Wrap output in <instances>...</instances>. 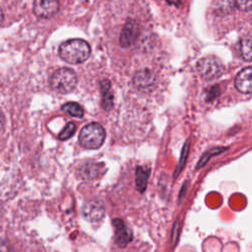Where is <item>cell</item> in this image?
<instances>
[{
    "label": "cell",
    "mask_w": 252,
    "mask_h": 252,
    "mask_svg": "<svg viewBox=\"0 0 252 252\" xmlns=\"http://www.w3.org/2000/svg\"><path fill=\"white\" fill-rule=\"evenodd\" d=\"M58 53L65 62L79 64L85 62L90 57L91 46L86 40L81 38L68 39L60 44Z\"/></svg>",
    "instance_id": "6da1fadb"
},
{
    "label": "cell",
    "mask_w": 252,
    "mask_h": 252,
    "mask_svg": "<svg viewBox=\"0 0 252 252\" xmlns=\"http://www.w3.org/2000/svg\"><path fill=\"white\" fill-rule=\"evenodd\" d=\"M78 79L74 70L63 67L57 69L49 79V85L52 90L59 94L71 93L77 86Z\"/></svg>",
    "instance_id": "7a4b0ae2"
},
{
    "label": "cell",
    "mask_w": 252,
    "mask_h": 252,
    "mask_svg": "<svg viewBox=\"0 0 252 252\" xmlns=\"http://www.w3.org/2000/svg\"><path fill=\"white\" fill-rule=\"evenodd\" d=\"M104 139V128L96 122H91L85 125L79 134V142L81 146L89 150L98 149L102 145Z\"/></svg>",
    "instance_id": "3957f363"
},
{
    "label": "cell",
    "mask_w": 252,
    "mask_h": 252,
    "mask_svg": "<svg viewBox=\"0 0 252 252\" xmlns=\"http://www.w3.org/2000/svg\"><path fill=\"white\" fill-rule=\"evenodd\" d=\"M197 70L204 79L213 80L219 78L223 73V65L215 56H205L197 63Z\"/></svg>",
    "instance_id": "277c9868"
},
{
    "label": "cell",
    "mask_w": 252,
    "mask_h": 252,
    "mask_svg": "<svg viewBox=\"0 0 252 252\" xmlns=\"http://www.w3.org/2000/svg\"><path fill=\"white\" fill-rule=\"evenodd\" d=\"M157 84V76L150 69L138 71L133 78V85L140 92H150Z\"/></svg>",
    "instance_id": "5b68a950"
},
{
    "label": "cell",
    "mask_w": 252,
    "mask_h": 252,
    "mask_svg": "<svg viewBox=\"0 0 252 252\" xmlns=\"http://www.w3.org/2000/svg\"><path fill=\"white\" fill-rule=\"evenodd\" d=\"M139 33H140V30L137 22L134 20L128 21L124 25L120 32V38H119L120 45L124 48H129L133 46L139 37Z\"/></svg>",
    "instance_id": "8992f818"
},
{
    "label": "cell",
    "mask_w": 252,
    "mask_h": 252,
    "mask_svg": "<svg viewBox=\"0 0 252 252\" xmlns=\"http://www.w3.org/2000/svg\"><path fill=\"white\" fill-rule=\"evenodd\" d=\"M59 0H34L33 13L41 19H49L53 17L59 10Z\"/></svg>",
    "instance_id": "52a82bcc"
},
{
    "label": "cell",
    "mask_w": 252,
    "mask_h": 252,
    "mask_svg": "<svg viewBox=\"0 0 252 252\" xmlns=\"http://www.w3.org/2000/svg\"><path fill=\"white\" fill-rule=\"evenodd\" d=\"M83 216L89 221L100 220L104 216V206L97 200H91L83 206Z\"/></svg>",
    "instance_id": "ba28073f"
},
{
    "label": "cell",
    "mask_w": 252,
    "mask_h": 252,
    "mask_svg": "<svg viewBox=\"0 0 252 252\" xmlns=\"http://www.w3.org/2000/svg\"><path fill=\"white\" fill-rule=\"evenodd\" d=\"M236 89L243 93H252V67L242 69L235 77L234 81Z\"/></svg>",
    "instance_id": "9c48e42d"
},
{
    "label": "cell",
    "mask_w": 252,
    "mask_h": 252,
    "mask_svg": "<svg viewBox=\"0 0 252 252\" xmlns=\"http://www.w3.org/2000/svg\"><path fill=\"white\" fill-rule=\"evenodd\" d=\"M115 226V241L120 247H125L132 239V232L123 222V220L116 219L113 220Z\"/></svg>",
    "instance_id": "30bf717a"
},
{
    "label": "cell",
    "mask_w": 252,
    "mask_h": 252,
    "mask_svg": "<svg viewBox=\"0 0 252 252\" xmlns=\"http://www.w3.org/2000/svg\"><path fill=\"white\" fill-rule=\"evenodd\" d=\"M101 172V164L95 162H86L79 168V175L85 180H93L98 177Z\"/></svg>",
    "instance_id": "8fae6325"
},
{
    "label": "cell",
    "mask_w": 252,
    "mask_h": 252,
    "mask_svg": "<svg viewBox=\"0 0 252 252\" xmlns=\"http://www.w3.org/2000/svg\"><path fill=\"white\" fill-rule=\"evenodd\" d=\"M101 88V94H102V107L105 110H109L112 107V101H113V95L110 88V83L107 80H103L100 83Z\"/></svg>",
    "instance_id": "7c38bea8"
},
{
    "label": "cell",
    "mask_w": 252,
    "mask_h": 252,
    "mask_svg": "<svg viewBox=\"0 0 252 252\" xmlns=\"http://www.w3.org/2000/svg\"><path fill=\"white\" fill-rule=\"evenodd\" d=\"M241 57L246 61H252V35H247L241 38L239 43Z\"/></svg>",
    "instance_id": "4fadbf2b"
},
{
    "label": "cell",
    "mask_w": 252,
    "mask_h": 252,
    "mask_svg": "<svg viewBox=\"0 0 252 252\" xmlns=\"http://www.w3.org/2000/svg\"><path fill=\"white\" fill-rule=\"evenodd\" d=\"M61 109L65 113H68L69 115L77 117V118H82L84 116V109H83V107L79 103L74 102V101L66 102L65 104H63L61 106Z\"/></svg>",
    "instance_id": "5bb4252c"
},
{
    "label": "cell",
    "mask_w": 252,
    "mask_h": 252,
    "mask_svg": "<svg viewBox=\"0 0 252 252\" xmlns=\"http://www.w3.org/2000/svg\"><path fill=\"white\" fill-rule=\"evenodd\" d=\"M149 176V170L145 167H138L137 168V178H136V184L137 188L140 192H144L147 186V180Z\"/></svg>",
    "instance_id": "9a60e30c"
},
{
    "label": "cell",
    "mask_w": 252,
    "mask_h": 252,
    "mask_svg": "<svg viewBox=\"0 0 252 252\" xmlns=\"http://www.w3.org/2000/svg\"><path fill=\"white\" fill-rule=\"evenodd\" d=\"M76 132V124L74 122H68L62 131L58 135V139L61 141H65L72 137Z\"/></svg>",
    "instance_id": "2e32d148"
},
{
    "label": "cell",
    "mask_w": 252,
    "mask_h": 252,
    "mask_svg": "<svg viewBox=\"0 0 252 252\" xmlns=\"http://www.w3.org/2000/svg\"><path fill=\"white\" fill-rule=\"evenodd\" d=\"M234 6L243 12L252 10V0H232Z\"/></svg>",
    "instance_id": "e0dca14e"
},
{
    "label": "cell",
    "mask_w": 252,
    "mask_h": 252,
    "mask_svg": "<svg viewBox=\"0 0 252 252\" xmlns=\"http://www.w3.org/2000/svg\"><path fill=\"white\" fill-rule=\"evenodd\" d=\"M4 123H5V116H4L3 111L0 109V130L3 128Z\"/></svg>",
    "instance_id": "ac0fdd59"
},
{
    "label": "cell",
    "mask_w": 252,
    "mask_h": 252,
    "mask_svg": "<svg viewBox=\"0 0 252 252\" xmlns=\"http://www.w3.org/2000/svg\"><path fill=\"white\" fill-rule=\"evenodd\" d=\"M167 2L169 4H173V5H179L180 4V0H167Z\"/></svg>",
    "instance_id": "d6986e66"
},
{
    "label": "cell",
    "mask_w": 252,
    "mask_h": 252,
    "mask_svg": "<svg viewBox=\"0 0 252 252\" xmlns=\"http://www.w3.org/2000/svg\"><path fill=\"white\" fill-rule=\"evenodd\" d=\"M3 20H4V14H3V11H2V9L0 8V25L2 24Z\"/></svg>",
    "instance_id": "ffe728a7"
}]
</instances>
